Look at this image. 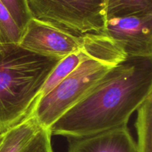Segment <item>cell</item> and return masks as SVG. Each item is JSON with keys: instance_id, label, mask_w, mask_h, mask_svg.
Masks as SVG:
<instances>
[{"instance_id": "obj_1", "label": "cell", "mask_w": 152, "mask_h": 152, "mask_svg": "<svg viewBox=\"0 0 152 152\" xmlns=\"http://www.w3.org/2000/svg\"><path fill=\"white\" fill-rule=\"evenodd\" d=\"M152 94V57H128L116 65L50 129L52 135L82 138L127 126Z\"/></svg>"}, {"instance_id": "obj_9", "label": "cell", "mask_w": 152, "mask_h": 152, "mask_svg": "<svg viewBox=\"0 0 152 152\" xmlns=\"http://www.w3.org/2000/svg\"><path fill=\"white\" fill-rule=\"evenodd\" d=\"M134 126L137 152H152V94L137 110Z\"/></svg>"}, {"instance_id": "obj_13", "label": "cell", "mask_w": 152, "mask_h": 152, "mask_svg": "<svg viewBox=\"0 0 152 152\" xmlns=\"http://www.w3.org/2000/svg\"><path fill=\"white\" fill-rule=\"evenodd\" d=\"M50 130L41 128L20 152H54L51 144Z\"/></svg>"}, {"instance_id": "obj_2", "label": "cell", "mask_w": 152, "mask_h": 152, "mask_svg": "<svg viewBox=\"0 0 152 152\" xmlns=\"http://www.w3.org/2000/svg\"><path fill=\"white\" fill-rule=\"evenodd\" d=\"M60 60L33 53L19 44L0 45V132L28 115Z\"/></svg>"}, {"instance_id": "obj_7", "label": "cell", "mask_w": 152, "mask_h": 152, "mask_svg": "<svg viewBox=\"0 0 152 152\" xmlns=\"http://www.w3.org/2000/svg\"><path fill=\"white\" fill-rule=\"evenodd\" d=\"M67 140V152H137L128 126L92 136Z\"/></svg>"}, {"instance_id": "obj_12", "label": "cell", "mask_w": 152, "mask_h": 152, "mask_svg": "<svg viewBox=\"0 0 152 152\" xmlns=\"http://www.w3.org/2000/svg\"><path fill=\"white\" fill-rule=\"evenodd\" d=\"M23 33L32 16L26 0H0Z\"/></svg>"}, {"instance_id": "obj_5", "label": "cell", "mask_w": 152, "mask_h": 152, "mask_svg": "<svg viewBox=\"0 0 152 152\" xmlns=\"http://www.w3.org/2000/svg\"><path fill=\"white\" fill-rule=\"evenodd\" d=\"M86 34L76 35L32 18L22 33L19 45L37 54L62 59L84 45Z\"/></svg>"}, {"instance_id": "obj_8", "label": "cell", "mask_w": 152, "mask_h": 152, "mask_svg": "<svg viewBox=\"0 0 152 152\" xmlns=\"http://www.w3.org/2000/svg\"><path fill=\"white\" fill-rule=\"evenodd\" d=\"M41 127L31 114L20 123L0 132V152H20Z\"/></svg>"}, {"instance_id": "obj_4", "label": "cell", "mask_w": 152, "mask_h": 152, "mask_svg": "<svg viewBox=\"0 0 152 152\" xmlns=\"http://www.w3.org/2000/svg\"><path fill=\"white\" fill-rule=\"evenodd\" d=\"M32 18L76 35L103 32L107 0H26Z\"/></svg>"}, {"instance_id": "obj_3", "label": "cell", "mask_w": 152, "mask_h": 152, "mask_svg": "<svg viewBox=\"0 0 152 152\" xmlns=\"http://www.w3.org/2000/svg\"><path fill=\"white\" fill-rule=\"evenodd\" d=\"M128 58L117 44L80 64L45 96L39 98L28 114L42 129L50 130L55 123L78 103L113 68Z\"/></svg>"}, {"instance_id": "obj_6", "label": "cell", "mask_w": 152, "mask_h": 152, "mask_svg": "<svg viewBox=\"0 0 152 152\" xmlns=\"http://www.w3.org/2000/svg\"><path fill=\"white\" fill-rule=\"evenodd\" d=\"M103 32L128 57H152V14L108 18Z\"/></svg>"}, {"instance_id": "obj_10", "label": "cell", "mask_w": 152, "mask_h": 152, "mask_svg": "<svg viewBox=\"0 0 152 152\" xmlns=\"http://www.w3.org/2000/svg\"><path fill=\"white\" fill-rule=\"evenodd\" d=\"M152 14V0H108L106 19Z\"/></svg>"}, {"instance_id": "obj_11", "label": "cell", "mask_w": 152, "mask_h": 152, "mask_svg": "<svg viewBox=\"0 0 152 152\" xmlns=\"http://www.w3.org/2000/svg\"><path fill=\"white\" fill-rule=\"evenodd\" d=\"M22 35V31L0 1V45L19 44Z\"/></svg>"}]
</instances>
